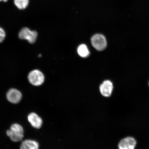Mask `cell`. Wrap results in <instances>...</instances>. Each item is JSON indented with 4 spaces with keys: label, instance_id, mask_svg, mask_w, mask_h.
I'll return each instance as SVG.
<instances>
[{
    "label": "cell",
    "instance_id": "cell-10",
    "mask_svg": "<svg viewBox=\"0 0 149 149\" xmlns=\"http://www.w3.org/2000/svg\"><path fill=\"white\" fill-rule=\"evenodd\" d=\"M77 52L80 56L83 58L88 57L90 54L87 46L84 44H82L78 47Z\"/></svg>",
    "mask_w": 149,
    "mask_h": 149
},
{
    "label": "cell",
    "instance_id": "cell-4",
    "mask_svg": "<svg viewBox=\"0 0 149 149\" xmlns=\"http://www.w3.org/2000/svg\"><path fill=\"white\" fill-rule=\"evenodd\" d=\"M28 79L31 84L39 86L44 82L45 77L44 74L40 70H33L30 72L28 76Z\"/></svg>",
    "mask_w": 149,
    "mask_h": 149
},
{
    "label": "cell",
    "instance_id": "cell-8",
    "mask_svg": "<svg viewBox=\"0 0 149 149\" xmlns=\"http://www.w3.org/2000/svg\"><path fill=\"white\" fill-rule=\"evenodd\" d=\"M28 120L33 128L39 129L41 127L42 124V120L41 117L37 113H31L28 115Z\"/></svg>",
    "mask_w": 149,
    "mask_h": 149
},
{
    "label": "cell",
    "instance_id": "cell-5",
    "mask_svg": "<svg viewBox=\"0 0 149 149\" xmlns=\"http://www.w3.org/2000/svg\"><path fill=\"white\" fill-rule=\"evenodd\" d=\"M22 94L19 91L15 88L9 89L6 94L7 100L11 103L16 104L22 100Z\"/></svg>",
    "mask_w": 149,
    "mask_h": 149
},
{
    "label": "cell",
    "instance_id": "cell-7",
    "mask_svg": "<svg viewBox=\"0 0 149 149\" xmlns=\"http://www.w3.org/2000/svg\"><path fill=\"white\" fill-rule=\"evenodd\" d=\"M113 89V83L109 80L104 81L100 86V93L105 97H109L111 96Z\"/></svg>",
    "mask_w": 149,
    "mask_h": 149
},
{
    "label": "cell",
    "instance_id": "cell-11",
    "mask_svg": "<svg viewBox=\"0 0 149 149\" xmlns=\"http://www.w3.org/2000/svg\"><path fill=\"white\" fill-rule=\"evenodd\" d=\"M15 6L20 10H24L27 8L29 3V0H14Z\"/></svg>",
    "mask_w": 149,
    "mask_h": 149
},
{
    "label": "cell",
    "instance_id": "cell-2",
    "mask_svg": "<svg viewBox=\"0 0 149 149\" xmlns=\"http://www.w3.org/2000/svg\"><path fill=\"white\" fill-rule=\"evenodd\" d=\"M37 35L36 31H31L27 27L22 28L18 34L20 39L27 40L31 44L34 43L36 42Z\"/></svg>",
    "mask_w": 149,
    "mask_h": 149
},
{
    "label": "cell",
    "instance_id": "cell-13",
    "mask_svg": "<svg viewBox=\"0 0 149 149\" xmlns=\"http://www.w3.org/2000/svg\"><path fill=\"white\" fill-rule=\"evenodd\" d=\"M8 1V0H0V1H3L4 2H6Z\"/></svg>",
    "mask_w": 149,
    "mask_h": 149
},
{
    "label": "cell",
    "instance_id": "cell-3",
    "mask_svg": "<svg viewBox=\"0 0 149 149\" xmlns=\"http://www.w3.org/2000/svg\"><path fill=\"white\" fill-rule=\"evenodd\" d=\"M93 47L98 51H102L107 47V43L105 37L101 34H95L91 38Z\"/></svg>",
    "mask_w": 149,
    "mask_h": 149
},
{
    "label": "cell",
    "instance_id": "cell-1",
    "mask_svg": "<svg viewBox=\"0 0 149 149\" xmlns=\"http://www.w3.org/2000/svg\"><path fill=\"white\" fill-rule=\"evenodd\" d=\"M6 134L12 141L14 142H18L21 141L23 138V128L19 124H13L11 125L9 129L7 130Z\"/></svg>",
    "mask_w": 149,
    "mask_h": 149
},
{
    "label": "cell",
    "instance_id": "cell-6",
    "mask_svg": "<svg viewBox=\"0 0 149 149\" xmlns=\"http://www.w3.org/2000/svg\"><path fill=\"white\" fill-rule=\"evenodd\" d=\"M136 142L134 138L127 137L121 140L118 144L119 149H134Z\"/></svg>",
    "mask_w": 149,
    "mask_h": 149
},
{
    "label": "cell",
    "instance_id": "cell-9",
    "mask_svg": "<svg viewBox=\"0 0 149 149\" xmlns=\"http://www.w3.org/2000/svg\"><path fill=\"white\" fill-rule=\"evenodd\" d=\"M39 145L37 141L31 139H26L22 141L20 149H39Z\"/></svg>",
    "mask_w": 149,
    "mask_h": 149
},
{
    "label": "cell",
    "instance_id": "cell-12",
    "mask_svg": "<svg viewBox=\"0 0 149 149\" xmlns=\"http://www.w3.org/2000/svg\"><path fill=\"white\" fill-rule=\"evenodd\" d=\"M6 37V33L2 28L0 27V42H3Z\"/></svg>",
    "mask_w": 149,
    "mask_h": 149
}]
</instances>
